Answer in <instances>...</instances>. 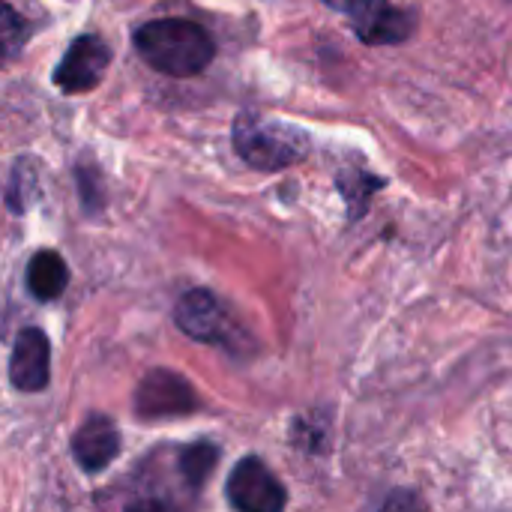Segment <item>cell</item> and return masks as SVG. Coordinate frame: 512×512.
Here are the masks:
<instances>
[{
    "label": "cell",
    "mask_w": 512,
    "mask_h": 512,
    "mask_svg": "<svg viewBox=\"0 0 512 512\" xmlns=\"http://www.w3.org/2000/svg\"><path fill=\"white\" fill-rule=\"evenodd\" d=\"M33 27L27 24V18H21L9 3L3 6V57L6 60H15L21 45L30 39Z\"/></svg>",
    "instance_id": "9a60e30c"
},
{
    "label": "cell",
    "mask_w": 512,
    "mask_h": 512,
    "mask_svg": "<svg viewBox=\"0 0 512 512\" xmlns=\"http://www.w3.org/2000/svg\"><path fill=\"white\" fill-rule=\"evenodd\" d=\"M330 9L351 18L354 33L366 45H399L414 33V15L390 0H324Z\"/></svg>",
    "instance_id": "277c9868"
},
{
    "label": "cell",
    "mask_w": 512,
    "mask_h": 512,
    "mask_svg": "<svg viewBox=\"0 0 512 512\" xmlns=\"http://www.w3.org/2000/svg\"><path fill=\"white\" fill-rule=\"evenodd\" d=\"M234 153L258 171H282L297 165L309 153V135L276 117L240 111L231 129Z\"/></svg>",
    "instance_id": "7a4b0ae2"
},
{
    "label": "cell",
    "mask_w": 512,
    "mask_h": 512,
    "mask_svg": "<svg viewBox=\"0 0 512 512\" xmlns=\"http://www.w3.org/2000/svg\"><path fill=\"white\" fill-rule=\"evenodd\" d=\"M111 63V48L96 33H81L69 42L66 54L54 69V84L63 93H87L102 84Z\"/></svg>",
    "instance_id": "8992f818"
},
{
    "label": "cell",
    "mask_w": 512,
    "mask_h": 512,
    "mask_svg": "<svg viewBox=\"0 0 512 512\" xmlns=\"http://www.w3.org/2000/svg\"><path fill=\"white\" fill-rule=\"evenodd\" d=\"M66 285H69V267L57 252L42 249L30 258V264H27L30 297H36L39 303H51L66 291Z\"/></svg>",
    "instance_id": "30bf717a"
},
{
    "label": "cell",
    "mask_w": 512,
    "mask_h": 512,
    "mask_svg": "<svg viewBox=\"0 0 512 512\" xmlns=\"http://www.w3.org/2000/svg\"><path fill=\"white\" fill-rule=\"evenodd\" d=\"M75 183H78V195H81V204L87 213H99L102 204H105V189H102V177H99V168L90 165V162H81L75 168Z\"/></svg>",
    "instance_id": "5bb4252c"
},
{
    "label": "cell",
    "mask_w": 512,
    "mask_h": 512,
    "mask_svg": "<svg viewBox=\"0 0 512 512\" xmlns=\"http://www.w3.org/2000/svg\"><path fill=\"white\" fill-rule=\"evenodd\" d=\"M225 495L234 512H282L288 501L279 477L258 456H246L234 465Z\"/></svg>",
    "instance_id": "5b68a950"
},
{
    "label": "cell",
    "mask_w": 512,
    "mask_h": 512,
    "mask_svg": "<svg viewBox=\"0 0 512 512\" xmlns=\"http://www.w3.org/2000/svg\"><path fill=\"white\" fill-rule=\"evenodd\" d=\"M126 512H180V510H177V507H171V504H165V501H153V498H147V501H138V504L126 507Z\"/></svg>",
    "instance_id": "e0dca14e"
},
{
    "label": "cell",
    "mask_w": 512,
    "mask_h": 512,
    "mask_svg": "<svg viewBox=\"0 0 512 512\" xmlns=\"http://www.w3.org/2000/svg\"><path fill=\"white\" fill-rule=\"evenodd\" d=\"M174 321L189 339L207 342V345H222V342H228V333H231V318H228L222 300L204 288L186 291L177 300Z\"/></svg>",
    "instance_id": "52a82bcc"
},
{
    "label": "cell",
    "mask_w": 512,
    "mask_h": 512,
    "mask_svg": "<svg viewBox=\"0 0 512 512\" xmlns=\"http://www.w3.org/2000/svg\"><path fill=\"white\" fill-rule=\"evenodd\" d=\"M9 381L21 393H42L51 381V342L39 327H24L9 357Z\"/></svg>",
    "instance_id": "ba28073f"
},
{
    "label": "cell",
    "mask_w": 512,
    "mask_h": 512,
    "mask_svg": "<svg viewBox=\"0 0 512 512\" xmlns=\"http://www.w3.org/2000/svg\"><path fill=\"white\" fill-rule=\"evenodd\" d=\"M363 512H429V507L414 489H390Z\"/></svg>",
    "instance_id": "2e32d148"
},
{
    "label": "cell",
    "mask_w": 512,
    "mask_h": 512,
    "mask_svg": "<svg viewBox=\"0 0 512 512\" xmlns=\"http://www.w3.org/2000/svg\"><path fill=\"white\" fill-rule=\"evenodd\" d=\"M132 45L150 69L171 78L201 75L216 57L213 36L207 33V27H201L192 18L144 21L132 33Z\"/></svg>",
    "instance_id": "6da1fadb"
},
{
    "label": "cell",
    "mask_w": 512,
    "mask_h": 512,
    "mask_svg": "<svg viewBox=\"0 0 512 512\" xmlns=\"http://www.w3.org/2000/svg\"><path fill=\"white\" fill-rule=\"evenodd\" d=\"M336 183H339V189H342V195H345V201H348V207H351V216H363V213H366L369 195H372L375 189L384 186V180H378V177H372V174H366V171L339 174Z\"/></svg>",
    "instance_id": "4fadbf2b"
},
{
    "label": "cell",
    "mask_w": 512,
    "mask_h": 512,
    "mask_svg": "<svg viewBox=\"0 0 512 512\" xmlns=\"http://www.w3.org/2000/svg\"><path fill=\"white\" fill-rule=\"evenodd\" d=\"M33 195H36V168H33V162L18 159L12 165V174L6 183V207L12 213H24L27 204L33 201Z\"/></svg>",
    "instance_id": "7c38bea8"
},
{
    "label": "cell",
    "mask_w": 512,
    "mask_h": 512,
    "mask_svg": "<svg viewBox=\"0 0 512 512\" xmlns=\"http://www.w3.org/2000/svg\"><path fill=\"white\" fill-rule=\"evenodd\" d=\"M216 459H219V450H216L210 441H198V444L186 447V450L180 453V474H183V480H186L192 489H201L204 480L210 477Z\"/></svg>",
    "instance_id": "8fae6325"
},
{
    "label": "cell",
    "mask_w": 512,
    "mask_h": 512,
    "mask_svg": "<svg viewBox=\"0 0 512 512\" xmlns=\"http://www.w3.org/2000/svg\"><path fill=\"white\" fill-rule=\"evenodd\" d=\"M198 408H201V399H198L195 387L171 369L147 372L135 390V399H132V411L144 423L177 420V417H186Z\"/></svg>",
    "instance_id": "3957f363"
},
{
    "label": "cell",
    "mask_w": 512,
    "mask_h": 512,
    "mask_svg": "<svg viewBox=\"0 0 512 512\" xmlns=\"http://www.w3.org/2000/svg\"><path fill=\"white\" fill-rule=\"evenodd\" d=\"M117 453H120V432L102 414L87 417L72 435V456L87 474L105 471L117 459Z\"/></svg>",
    "instance_id": "9c48e42d"
}]
</instances>
